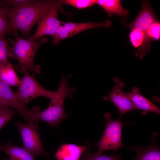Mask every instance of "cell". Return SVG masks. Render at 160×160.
<instances>
[{"label":"cell","mask_w":160,"mask_h":160,"mask_svg":"<svg viewBox=\"0 0 160 160\" xmlns=\"http://www.w3.org/2000/svg\"><path fill=\"white\" fill-rule=\"evenodd\" d=\"M55 8L65 13L60 0H32L29 4L23 7H9L7 17L12 34L14 35L15 31L19 30L24 38L28 39L34 25L50 9Z\"/></svg>","instance_id":"cell-1"},{"label":"cell","mask_w":160,"mask_h":160,"mask_svg":"<svg viewBox=\"0 0 160 160\" xmlns=\"http://www.w3.org/2000/svg\"><path fill=\"white\" fill-rule=\"evenodd\" d=\"M71 75H62L59 86L56 91L55 97L50 100L49 106L41 112H39V107H35L31 115L30 121L41 120L51 127H57L63 119L68 117L65 112L64 103L66 97H73L76 91L75 87H69L67 85L68 79Z\"/></svg>","instance_id":"cell-2"},{"label":"cell","mask_w":160,"mask_h":160,"mask_svg":"<svg viewBox=\"0 0 160 160\" xmlns=\"http://www.w3.org/2000/svg\"><path fill=\"white\" fill-rule=\"evenodd\" d=\"M14 35L15 39V41L10 39L7 40L12 45L11 49L14 59L18 62V64L14 67L23 73L28 70L33 74L40 73L41 72L40 66L35 64L34 59L39 47L47 42L48 38L41 39L38 42L32 41L20 37L17 30L15 31Z\"/></svg>","instance_id":"cell-3"},{"label":"cell","mask_w":160,"mask_h":160,"mask_svg":"<svg viewBox=\"0 0 160 160\" xmlns=\"http://www.w3.org/2000/svg\"><path fill=\"white\" fill-rule=\"evenodd\" d=\"M105 119V126L103 135L95 145L99 147V151L103 152L107 150H112L115 152L121 147H126L122 143V130L126 123L120 119H112L111 113L106 112L104 114Z\"/></svg>","instance_id":"cell-4"},{"label":"cell","mask_w":160,"mask_h":160,"mask_svg":"<svg viewBox=\"0 0 160 160\" xmlns=\"http://www.w3.org/2000/svg\"><path fill=\"white\" fill-rule=\"evenodd\" d=\"M18 91L15 92L21 103L26 106L33 99L43 96L51 100L56 94V91H50L44 88L28 71L24 73L20 80Z\"/></svg>","instance_id":"cell-5"},{"label":"cell","mask_w":160,"mask_h":160,"mask_svg":"<svg viewBox=\"0 0 160 160\" xmlns=\"http://www.w3.org/2000/svg\"><path fill=\"white\" fill-rule=\"evenodd\" d=\"M36 121H31L28 124L16 122V126L21 134L23 148L34 157L38 155L47 154L42 146L38 132V126Z\"/></svg>","instance_id":"cell-6"},{"label":"cell","mask_w":160,"mask_h":160,"mask_svg":"<svg viewBox=\"0 0 160 160\" xmlns=\"http://www.w3.org/2000/svg\"><path fill=\"white\" fill-rule=\"evenodd\" d=\"M111 21L109 20L104 23H94L89 21L78 23L71 21L62 22L52 36L53 45H56L61 41L86 30L98 27L109 28L111 27Z\"/></svg>","instance_id":"cell-7"},{"label":"cell","mask_w":160,"mask_h":160,"mask_svg":"<svg viewBox=\"0 0 160 160\" xmlns=\"http://www.w3.org/2000/svg\"><path fill=\"white\" fill-rule=\"evenodd\" d=\"M113 81L115 83L114 87L109 95L103 97V99L105 100L112 102L117 107L120 112L118 119H121L124 114L137 109L122 91V88L125 86L124 82L120 81L118 77H115Z\"/></svg>","instance_id":"cell-8"},{"label":"cell","mask_w":160,"mask_h":160,"mask_svg":"<svg viewBox=\"0 0 160 160\" xmlns=\"http://www.w3.org/2000/svg\"><path fill=\"white\" fill-rule=\"evenodd\" d=\"M60 11L57 8L50 9L38 22V26L35 33L28 39L33 41L45 35L52 36L61 23L57 18V12Z\"/></svg>","instance_id":"cell-9"},{"label":"cell","mask_w":160,"mask_h":160,"mask_svg":"<svg viewBox=\"0 0 160 160\" xmlns=\"http://www.w3.org/2000/svg\"><path fill=\"white\" fill-rule=\"evenodd\" d=\"M0 101L6 106H11L15 109L25 120L28 123L33 108L28 110L23 105L14 92L10 86L0 80Z\"/></svg>","instance_id":"cell-10"},{"label":"cell","mask_w":160,"mask_h":160,"mask_svg":"<svg viewBox=\"0 0 160 160\" xmlns=\"http://www.w3.org/2000/svg\"><path fill=\"white\" fill-rule=\"evenodd\" d=\"M159 21L153 12L149 1H143L142 9L132 23L126 24L131 29H135L146 33L156 22Z\"/></svg>","instance_id":"cell-11"},{"label":"cell","mask_w":160,"mask_h":160,"mask_svg":"<svg viewBox=\"0 0 160 160\" xmlns=\"http://www.w3.org/2000/svg\"><path fill=\"white\" fill-rule=\"evenodd\" d=\"M127 97L133 103L137 110L143 111L142 114L149 112L160 114V108L141 95L140 89L136 87H132L131 92H124Z\"/></svg>","instance_id":"cell-12"},{"label":"cell","mask_w":160,"mask_h":160,"mask_svg":"<svg viewBox=\"0 0 160 160\" xmlns=\"http://www.w3.org/2000/svg\"><path fill=\"white\" fill-rule=\"evenodd\" d=\"M90 146H81L73 143L63 144L57 149L55 157L57 160H79L85 151Z\"/></svg>","instance_id":"cell-13"},{"label":"cell","mask_w":160,"mask_h":160,"mask_svg":"<svg viewBox=\"0 0 160 160\" xmlns=\"http://www.w3.org/2000/svg\"><path fill=\"white\" fill-rule=\"evenodd\" d=\"M153 135V142L150 145L144 147H135L132 149L136 153L132 160H160L159 147L154 143L157 132H155Z\"/></svg>","instance_id":"cell-14"},{"label":"cell","mask_w":160,"mask_h":160,"mask_svg":"<svg viewBox=\"0 0 160 160\" xmlns=\"http://www.w3.org/2000/svg\"><path fill=\"white\" fill-rule=\"evenodd\" d=\"M0 151L6 153L12 160H36L35 157L23 148L9 142L4 145L0 144Z\"/></svg>","instance_id":"cell-15"},{"label":"cell","mask_w":160,"mask_h":160,"mask_svg":"<svg viewBox=\"0 0 160 160\" xmlns=\"http://www.w3.org/2000/svg\"><path fill=\"white\" fill-rule=\"evenodd\" d=\"M96 4L102 7L109 17L115 14L125 18L129 13L122 7L120 0H96Z\"/></svg>","instance_id":"cell-16"},{"label":"cell","mask_w":160,"mask_h":160,"mask_svg":"<svg viewBox=\"0 0 160 160\" xmlns=\"http://www.w3.org/2000/svg\"><path fill=\"white\" fill-rule=\"evenodd\" d=\"M14 68L10 63L6 65L0 63V79L10 86L19 87L21 81L16 74Z\"/></svg>","instance_id":"cell-17"},{"label":"cell","mask_w":160,"mask_h":160,"mask_svg":"<svg viewBox=\"0 0 160 160\" xmlns=\"http://www.w3.org/2000/svg\"><path fill=\"white\" fill-rule=\"evenodd\" d=\"M90 147L89 146L85 151L79 160H121L122 157L121 155L116 154L112 156L107 155L99 151L91 153L89 151Z\"/></svg>","instance_id":"cell-18"},{"label":"cell","mask_w":160,"mask_h":160,"mask_svg":"<svg viewBox=\"0 0 160 160\" xmlns=\"http://www.w3.org/2000/svg\"><path fill=\"white\" fill-rule=\"evenodd\" d=\"M9 6L0 7V37L5 38L6 34H12L10 22L7 17Z\"/></svg>","instance_id":"cell-19"},{"label":"cell","mask_w":160,"mask_h":160,"mask_svg":"<svg viewBox=\"0 0 160 160\" xmlns=\"http://www.w3.org/2000/svg\"><path fill=\"white\" fill-rule=\"evenodd\" d=\"M8 57L14 59L7 39L0 37V63L4 65L10 63Z\"/></svg>","instance_id":"cell-20"},{"label":"cell","mask_w":160,"mask_h":160,"mask_svg":"<svg viewBox=\"0 0 160 160\" xmlns=\"http://www.w3.org/2000/svg\"><path fill=\"white\" fill-rule=\"evenodd\" d=\"M60 3L68 4L79 9H85L96 4V0H62Z\"/></svg>","instance_id":"cell-21"},{"label":"cell","mask_w":160,"mask_h":160,"mask_svg":"<svg viewBox=\"0 0 160 160\" xmlns=\"http://www.w3.org/2000/svg\"><path fill=\"white\" fill-rule=\"evenodd\" d=\"M148 41L151 42L152 40L159 41L160 39V23L158 21L155 22L152 26L146 32Z\"/></svg>","instance_id":"cell-22"},{"label":"cell","mask_w":160,"mask_h":160,"mask_svg":"<svg viewBox=\"0 0 160 160\" xmlns=\"http://www.w3.org/2000/svg\"><path fill=\"white\" fill-rule=\"evenodd\" d=\"M32 0H0V6L1 7L5 6L11 5L15 8L23 7L29 4Z\"/></svg>","instance_id":"cell-23"},{"label":"cell","mask_w":160,"mask_h":160,"mask_svg":"<svg viewBox=\"0 0 160 160\" xmlns=\"http://www.w3.org/2000/svg\"><path fill=\"white\" fill-rule=\"evenodd\" d=\"M15 113L11 108H9L0 114V129L12 119Z\"/></svg>","instance_id":"cell-24"},{"label":"cell","mask_w":160,"mask_h":160,"mask_svg":"<svg viewBox=\"0 0 160 160\" xmlns=\"http://www.w3.org/2000/svg\"><path fill=\"white\" fill-rule=\"evenodd\" d=\"M9 108L2 104L0 101V114Z\"/></svg>","instance_id":"cell-25"},{"label":"cell","mask_w":160,"mask_h":160,"mask_svg":"<svg viewBox=\"0 0 160 160\" xmlns=\"http://www.w3.org/2000/svg\"><path fill=\"white\" fill-rule=\"evenodd\" d=\"M5 160H12L10 158L9 159H5Z\"/></svg>","instance_id":"cell-26"},{"label":"cell","mask_w":160,"mask_h":160,"mask_svg":"<svg viewBox=\"0 0 160 160\" xmlns=\"http://www.w3.org/2000/svg\"></svg>","instance_id":"cell-27"}]
</instances>
